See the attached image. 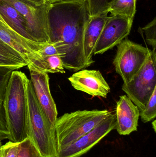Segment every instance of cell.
<instances>
[{
	"label": "cell",
	"instance_id": "16",
	"mask_svg": "<svg viewBox=\"0 0 156 157\" xmlns=\"http://www.w3.org/2000/svg\"><path fill=\"white\" fill-rule=\"evenodd\" d=\"M27 66L22 55L0 39V68L16 71Z\"/></svg>",
	"mask_w": 156,
	"mask_h": 157
},
{
	"label": "cell",
	"instance_id": "10",
	"mask_svg": "<svg viewBox=\"0 0 156 157\" xmlns=\"http://www.w3.org/2000/svg\"><path fill=\"white\" fill-rule=\"evenodd\" d=\"M132 24L122 17H109L96 44L94 55L103 54L119 45L130 34Z\"/></svg>",
	"mask_w": 156,
	"mask_h": 157
},
{
	"label": "cell",
	"instance_id": "15",
	"mask_svg": "<svg viewBox=\"0 0 156 157\" xmlns=\"http://www.w3.org/2000/svg\"><path fill=\"white\" fill-rule=\"evenodd\" d=\"M0 15L5 24L16 33L25 39L33 41L27 32L26 20L13 6L0 0Z\"/></svg>",
	"mask_w": 156,
	"mask_h": 157
},
{
	"label": "cell",
	"instance_id": "11",
	"mask_svg": "<svg viewBox=\"0 0 156 157\" xmlns=\"http://www.w3.org/2000/svg\"><path fill=\"white\" fill-rule=\"evenodd\" d=\"M30 81L38 103L50 129L55 133L58 112L56 103L50 92L48 74L35 71H30Z\"/></svg>",
	"mask_w": 156,
	"mask_h": 157
},
{
	"label": "cell",
	"instance_id": "27",
	"mask_svg": "<svg viewBox=\"0 0 156 157\" xmlns=\"http://www.w3.org/2000/svg\"><path fill=\"white\" fill-rule=\"evenodd\" d=\"M66 1V0H45V3L49 4H52L55 3L59 2H62V1Z\"/></svg>",
	"mask_w": 156,
	"mask_h": 157
},
{
	"label": "cell",
	"instance_id": "12",
	"mask_svg": "<svg viewBox=\"0 0 156 157\" xmlns=\"http://www.w3.org/2000/svg\"><path fill=\"white\" fill-rule=\"evenodd\" d=\"M68 80L76 90L93 97L106 98L111 91L109 84L99 71L83 69L76 72Z\"/></svg>",
	"mask_w": 156,
	"mask_h": 157
},
{
	"label": "cell",
	"instance_id": "24",
	"mask_svg": "<svg viewBox=\"0 0 156 157\" xmlns=\"http://www.w3.org/2000/svg\"><path fill=\"white\" fill-rule=\"evenodd\" d=\"M19 143H14L9 141L2 145L1 147V157H17L19 150Z\"/></svg>",
	"mask_w": 156,
	"mask_h": 157
},
{
	"label": "cell",
	"instance_id": "6",
	"mask_svg": "<svg viewBox=\"0 0 156 157\" xmlns=\"http://www.w3.org/2000/svg\"><path fill=\"white\" fill-rule=\"evenodd\" d=\"M156 51L152 50L142 69L130 82L123 84L122 87L140 112L144 109L156 88Z\"/></svg>",
	"mask_w": 156,
	"mask_h": 157
},
{
	"label": "cell",
	"instance_id": "7",
	"mask_svg": "<svg viewBox=\"0 0 156 157\" xmlns=\"http://www.w3.org/2000/svg\"><path fill=\"white\" fill-rule=\"evenodd\" d=\"M13 6L26 20L27 32L32 41L40 44L49 42L48 11L49 4L35 6L21 0H2Z\"/></svg>",
	"mask_w": 156,
	"mask_h": 157
},
{
	"label": "cell",
	"instance_id": "20",
	"mask_svg": "<svg viewBox=\"0 0 156 157\" xmlns=\"http://www.w3.org/2000/svg\"><path fill=\"white\" fill-rule=\"evenodd\" d=\"M17 157H42L30 138H27L19 143Z\"/></svg>",
	"mask_w": 156,
	"mask_h": 157
},
{
	"label": "cell",
	"instance_id": "1",
	"mask_svg": "<svg viewBox=\"0 0 156 157\" xmlns=\"http://www.w3.org/2000/svg\"><path fill=\"white\" fill-rule=\"evenodd\" d=\"M90 15L85 0H66L49 4V42L63 56L64 68L77 72L91 66L84 52L85 28Z\"/></svg>",
	"mask_w": 156,
	"mask_h": 157
},
{
	"label": "cell",
	"instance_id": "9",
	"mask_svg": "<svg viewBox=\"0 0 156 157\" xmlns=\"http://www.w3.org/2000/svg\"><path fill=\"white\" fill-rule=\"evenodd\" d=\"M115 114L111 113L94 129L74 143L57 151L56 157H80L88 153L112 131L115 129Z\"/></svg>",
	"mask_w": 156,
	"mask_h": 157
},
{
	"label": "cell",
	"instance_id": "19",
	"mask_svg": "<svg viewBox=\"0 0 156 157\" xmlns=\"http://www.w3.org/2000/svg\"><path fill=\"white\" fill-rule=\"evenodd\" d=\"M140 116L143 123L151 121L156 117V88L144 109L140 112Z\"/></svg>",
	"mask_w": 156,
	"mask_h": 157
},
{
	"label": "cell",
	"instance_id": "14",
	"mask_svg": "<svg viewBox=\"0 0 156 157\" xmlns=\"http://www.w3.org/2000/svg\"><path fill=\"white\" fill-rule=\"evenodd\" d=\"M108 12H104L91 17L86 28L84 36V52L87 61L92 65L94 63V55L96 44L107 19Z\"/></svg>",
	"mask_w": 156,
	"mask_h": 157
},
{
	"label": "cell",
	"instance_id": "21",
	"mask_svg": "<svg viewBox=\"0 0 156 157\" xmlns=\"http://www.w3.org/2000/svg\"><path fill=\"white\" fill-rule=\"evenodd\" d=\"M44 60L46 64L48 74L66 73L61 56L60 55L49 56L45 58Z\"/></svg>",
	"mask_w": 156,
	"mask_h": 157
},
{
	"label": "cell",
	"instance_id": "29",
	"mask_svg": "<svg viewBox=\"0 0 156 157\" xmlns=\"http://www.w3.org/2000/svg\"><path fill=\"white\" fill-rule=\"evenodd\" d=\"M0 21L3 22V23H5V22L4 20H3V19L2 17V16H1V15H0Z\"/></svg>",
	"mask_w": 156,
	"mask_h": 157
},
{
	"label": "cell",
	"instance_id": "25",
	"mask_svg": "<svg viewBox=\"0 0 156 157\" xmlns=\"http://www.w3.org/2000/svg\"><path fill=\"white\" fill-rule=\"evenodd\" d=\"M39 54L44 60L45 58L53 55H60L63 58L62 54L60 53L56 47L51 43L46 44L44 48L39 51Z\"/></svg>",
	"mask_w": 156,
	"mask_h": 157
},
{
	"label": "cell",
	"instance_id": "8",
	"mask_svg": "<svg viewBox=\"0 0 156 157\" xmlns=\"http://www.w3.org/2000/svg\"><path fill=\"white\" fill-rule=\"evenodd\" d=\"M0 39L22 55L29 71L47 73L46 64L39 54V51L47 44L27 40L1 21Z\"/></svg>",
	"mask_w": 156,
	"mask_h": 157
},
{
	"label": "cell",
	"instance_id": "3",
	"mask_svg": "<svg viewBox=\"0 0 156 157\" xmlns=\"http://www.w3.org/2000/svg\"><path fill=\"white\" fill-rule=\"evenodd\" d=\"M111 113L107 109L84 110L57 118L55 125L57 151L91 131Z\"/></svg>",
	"mask_w": 156,
	"mask_h": 157
},
{
	"label": "cell",
	"instance_id": "4",
	"mask_svg": "<svg viewBox=\"0 0 156 157\" xmlns=\"http://www.w3.org/2000/svg\"><path fill=\"white\" fill-rule=\"evenodd\" d=\"M28 138L42 157H56V133L50 129L30 79L27 85Z\"/></svg>",
	"mask_w": 156,
	"mask_h": 157
},
{
	"label": "cell",
	"instance_id": "22",
	"mask_svg": "<svg viewBox=\"0 0 156 157\" xmlns=\"http://www.w3.org/2000/svg\"><path fill=\"white\" fill-rule=\"evenodd\" d=\"M142 30L146 36V40L148 45L153 48V51H156V18L155 17Z\"/></svg>",
	"mask_w": 156,
	"mask_h": 157
},
{
	"label": "cell",
	"instance_id": "30",
	"mask_svg": "<svg viewBox=\"0 0 156 157\" xmlns=\"http://www.w3.org/2000/svg\"><path fill=\"white\" fill-rule=\"evenodd\" d=\"M2 144L1 143V140H0V157H1V147H2Z\"/></svg>",
	"mask_w": 156,
	"mask_h": 157
},
{
	"label": "cell",
	"instance_id": "26",
	"mask_svg": "<svg viewBox=\"0 0 156 157\" xmlns=\"http://www.w3.org/2000/svg\"><path fill=\"white\" fill-rule=\"evenodd\" d=\"M35 6H39L45 3V0H21Z\"/></svg>",
	"mask_w": 156,
	"mask_h": 157
},
{
	"label": "cell",
	"instance_id": "13",
	"mask_svg": "<svg viewBox=\"0 0 156 157\" xmlns=\"http://www.w3.org/2000/svg\"><path fill=\"white\" fill-rule=\"evenodd\" d=\"M115 129L121 135H129L137 130L140 111L126 95L121 96L116 102Z\"/></svg>",
	"mask_w": 156,
	"mask_h": 157
},
{
	"label": "cell",
	"instance_id": "28",
	"mask_svg": "<svg viewBox=\"0 0 156 157\" xmlns=\"http://www.w3.org/2000/svg\"><path fill=\"white\" fill-rule=\"evenodd\" d=\"M153 128L154 129L155 132H156V120H154V121L152 122Z\"/></svg>",
	"mask_w": 156,
	"mask_h": 157
},
{
	"label": "cell",
	"instance_id": "23",
	"mask_svg": "<svg viewBox=\"0 0 156 157\" xmlns=\"http://www.w3.org/2000/svg\"><path fill=\"white\" fill-rule=\"evenodd\" d=\"M13 70L0 68V107H2L5 89Z\"/></svg>",
	"mask_w": 156,
	"mask_h": 157
},
{
	"label": "cell",
	"instance_id": "2",
	"mask_svg": "<svg viewBox=\"0 0 156 157\" xmlns=\"http://www.w3.org/2000/svg\"><path fill=\"white\" fill-rule=\"evenodd\" d=\"M25 73L13 71L5 89L2 106L4 119L9 133L8 140L20 143L28 138L27 85Z\"/></svg>",
	"mask_w": 156,
	"mask_h": 157
},
{
	"label": "cell",
	"instance_id": "18",
	"mask_svg": "<svg viewBox=\"0 0 156 157\" xmlns=\"http://www.w3.org/2000/svg\"><path fill=\"white\" fill-rule=\"evenodd\" d=\"M114 1V0H85L91 17L104 12H108V9Z\"/></svg>",
	"mask_w": 156,
	"mask_h": 157
},
{
	"label": "cell",
	"instance_id": "17",
	"mask_svg": "<svg viewBox=\"0 0 156 157\" xmlns=\"http://www.w3.org/2000/svg\"><path fill=\"white\" fill-rule=\"evenodd\" d=\"M136 0H114L108 12L112 16L122 17L133 22L136 12Z\"/></svg>",
	"mask_w": 156,
	"mask_h": 157
},
{
	"label": "cell",
	"instance_id": "5",
	"mask_svg": "<svg viewBox=\"0 0 156 157\" xmlns=\"http://www.w3.org/2000/svg\"><path fill=\"white\" fill-rule=\"evenodd\" d=\"M113 61L116 72L124 84L130 82L144 65L152 50L126 38L117 45Z\"/></svg>",
	"mask_w": 156,
	"mask_h": 157
}]
</instances>
